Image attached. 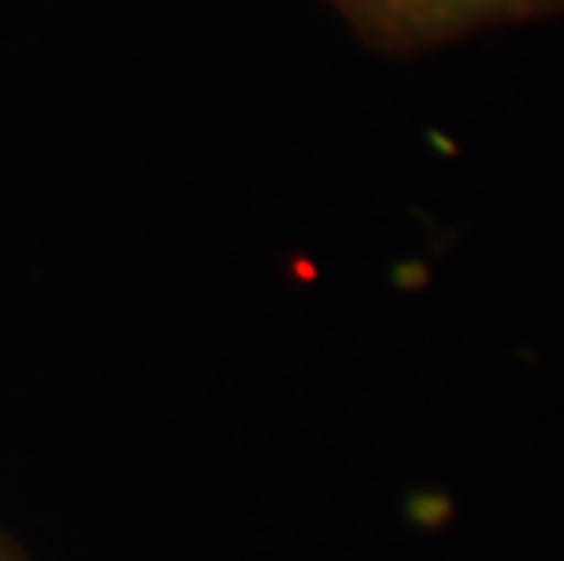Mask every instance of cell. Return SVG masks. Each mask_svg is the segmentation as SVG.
<instances>
[{"instance_id": "cell-2", "label": "cell", "mask_w": 564, "mask_h": 561, "mask_svg": "<svg viewBox=\"0 0 564 561\" xmlns=\"http://www.w3.org/2000/svg\"><path fill=\"white\" fill-rule=\"evenodd\" d=\"M0 561H19V558H15V554H11V551H8V547H4V543H0Z\"/></svg>"}, {"instance_id": "cell-1", "label": "cell", "mask_w": 564, "mask_h": 561, "mask_svg": "<svg viewBox=\"0 0 564 561\" xmlns=\"http://www.w3.org/2000/svg\"><path fill=\"white\" fill-rule=\"evenodd\" d=\"M365 44L393 55L564 15V0H328Z\"/></svg>"}]
</instances>
